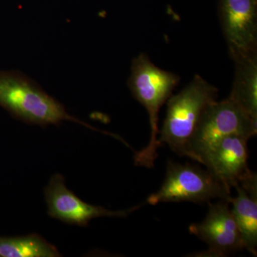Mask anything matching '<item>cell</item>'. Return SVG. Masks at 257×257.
<instances>
[{"mask_svg": "<svg viewBox=\"0 0 257 257\" xmlns=\"http://www.w3.org/2000/svg\"><path fill=\"white\" fill-rule=\"evenodd\" d=\"M209 203L205 219L189 226L191 234L197 236L209 246L207 251L199 253L201 256H225L243 249L242 239L229 202L221 200L216 204Z\"/></svg>", "mask_w": 257, "mask_h": 257, "instance_id": "cell-7", "label": "cell"}, {"mask_svg": "<svg viewBox=\"0 0 257 257\" xmlns=\"http://www.w3.org/2000/svg\"><path fill=\"white\" fill-rule=\"evenodd\" d=\"M248 139L231 135L221 139L201 155L200 163L230 189L251 171L248 167Z\"/></svg>", "mask_w": 257, "mask_h": 257, "instance_id": "cell-9", "label": "cell"}, {"mask_svg": "<svg viewBox=\"0 0 257 257\" xmlns=\"http://www.w3.org/2000/svg\"><path fill=\"white\" fill-rule=\"evenodd\" d=\"M0 106L29 124L45 126L67 120L99 131L69 114L60 102L20 72L0 71Z\"/></svg>", "mask_w": 257, "mask_h": 257, "instance_id": "cell-2", "label": "cell"}, {"mask_svg": "<svg viewBox=\"0 0 257 257\" xmlns=\"http://www.w3.org/2000/svg\"><path fill=\"white\" fill-rule=\"evenodd\" d=\"M0 256L58 257L57 248L46 240L34 234L17 237H0Z\"/></svg>", "mask_w": 257, "mask_h": 257, "instance_id": "cell-12", "label": "cell"}, {"mask_svg": "<svg viewBox=\"0 0 257 257\" xmlns=\"http://www.w3.org/2000/svg\"><path fill=\"white\" fill-rule=\"evenodd\" d=\"M237 195L231 197V213L239 228L243 249L257 253V176L250 172L235 186Z\"/></svg>", "mask_w": 257, "mask_h": 257, "instance_id": "cell-10", "label": "cell"}, {"mask_svg": "<svg viewBox=\"0 0 257 257\" xmlns=\"http://www.w3.org/2000/svg\"><path fill=\"white\" fill-rule=\"evenodd\" d=\"M218 89L199 75L167 102V115L159 134V143L166 144L181 157H189V145L199 119L211 103L216 101Z\"/></svg>", "mask_w": 257, "mask_h": 257, "instance_id": "cell-3", "label": "cell"}, {"mask_svg": "<svg viewBox=\"0 0 257 257\" xmlns=\"http://www.w3.org/2000/svg\"><path fill=\"white\" fill-rule=\"evenodd\" d=\"M234 62V80L229 97L257 121V54Z\"/></svg>", "mask_w": 257, "mask_h": 257, "instance_id": "cell-11", "label": "cell"}, {"mask_svg": "<svg viewBox=\"0 0 257 257\" xmlns=\"http://www.w3.org/2000/svg\"><path fill=\"white\" fill-rule=\"evenodd\" d=\"M257 133V121L228 97L207 106L189 145V158L200 163L201 155L221 139L238 135L249 140Z\"/></svg>", "mask_w": 257, "mask_h": 257, "instance_id": "cell-4", "label": "cell"}, {"mask_svg": "<svg viewBox=\"0 0 257 257\" xmlns=\"http://www.w3.org/2000/svg\"><path fill=\"white\" fill-rule=\"evenodd\" d=\"M231 189L211 175L209 171L190 165L169 162L165 182L147 203L209 202L214 199L229 202Z\"/></svg>", "mask_w": 257, "mask_h": 257, "instance_id": "cell-5", "label": "cell"}, {"mask_svg": "<svg viewBox=\"0 0 257 257\" xmlns=\"http://www.w3.org/2000/svg\"><path fill=\"white\" fill-rule=\"evenodd\" d=\"M180 78L177 74L159 68L148 56L140 54L132 62L131 74L128 86L134 97L143 104L148 112L151 126V138L145 149L136 152L135 165L152 168L158 157L161 146L159 134V113L162 106L170 99Z\"/></svg>", "mask_w": 257, "mask_h": 257, "instance_id": "cell-1", "label": "cell"}, {"mask_svg": "<svg viewBox=\"0 0 257 257\" xmlns=\"http://www.w3.org/2000/svg\"><path fill=\"white\" fill-rule=\"evenodd\" d=\"M219 11L231 59L256 55L257 0H219Z\"/></svg>", "mask_w": 257, "mask_h": 257, "instance_id": "cell-6", "label": "cell"}, {"mask_svg": "<svg viewBox=\"0 0 257 257\" xmlns=\"http://www.w3.org/2000/svg\"><path fill=\"white\" fill-rule=\"evenodd\" d=\"M45 199L48 214L69 224L85 226L98 217H126L140 206L127 210L111 211L99 206L83 202L72 191L67 189L63 176H52L45 189Z\"/></svg>", "mask_w": 257, "mask_h": 257, "instance_id": "cell-8", "label": "cell"}]
</instances>
